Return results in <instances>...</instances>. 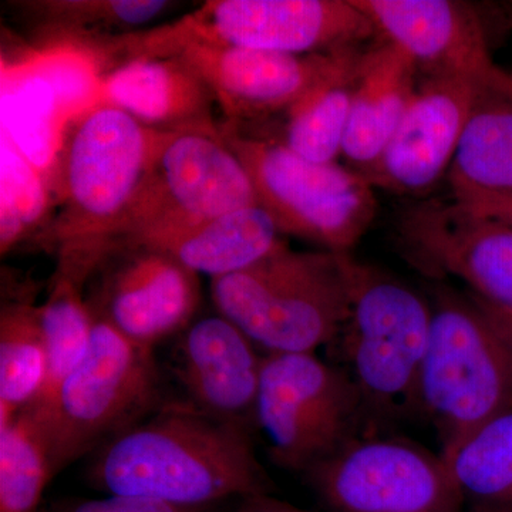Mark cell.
Here are the masks:
<instances>
[{"instance_id":"6da1fadb","label":"cell","mask_w":512,"mask_h":512,"mask_svg":"<svg viewBox=\"0 0 512 512\" xmlns=\"http://www.w3.org/2000/svg\"><path fill=\"white\" fill-rule=\"evenodd\" d=\"M87 478L107 495L190 508L269 490L249 429L214 419L188 403L163 404L97 448Z\"/></svg>"},{"instance_id":"7a4b0ae2","label":"cell","mask_w":512,"mask_h":512,"mask_svg":"<svg viewBox=\"0 0 512 512\" xmlns=\"http://www.w3.org/2000/svg\"><path fill=\"white\" fill-rule=\"evenodd\" d=\"M164 131L100 103L67 128L52 187L55 210L37 244L59 264L89 276L101 252L120 237Z\"/></svg>"},{"instance_id":"3957f363","label":"cell","mask_w":512,"mask_h":512,"mask_svg":"<svg viewBox=\"0 0 512 512\" xmlns=\"http://www.w3.org/2000/svg\"><path fill=\"white\" fill-rule=\"evenodd\" d=\"M417 406L447 461L476 431L512 410V315L474 293L440 289Z\"/></svg>"},{"instance_id":"277c9868","label":"cell","mask_w":512,"mask_h":512,"mask_svg":"<svg viewBox=\"0 0 512 512\" xmlns=\"http://www.w3.org/2000/svg\"><path fill=\"white\" fill-rule=\"evenodd\" d=\"M343 255L295 251L284 241L247 268L211 279L212 302L266 355L315 353L348 320Z\"/></svg>"},{"instance_id":"5b68a950","label":"cell","mask_w":512,"mask_h":512,"mask_svg":"<svg viewBox=\"0 0 512 512\" xmlns=\"http://www.w3.org/2000/svg\"><path fill=\"white\" fill-rule=\"evenodd\" d=\"M376 33L352 0H212L161 28L114 37L107 55L123 63L190 43L313 55L357 47Z\"/></svg>"},{"instance_id":"8992f818","label":"cell","mask_w":512,"mask_h":512,"mask_svg":"<svg viewBox=\"0 0 512 512\" xmlns=\"http://www.w3.org/2000/svg\"><path fill=\"white\" fill-rule=\"evenodd\" d=\"M161 406L154 350L96 319L86 356L60 384L52 402L26 410L45 434L57 474Z\"/></svg>"},{"instance_id":"52a82bcc","label":"cell","mask_w":512,"mask_h":512,"mask_svg":"<svg viewBox=\"0 0 512 512\" xmlns=\"http://www.w3.org/2000/svg\"><path fill=\"white\" fill-rule=\"evenodd\" d=\"M222 137L247 168L256 201L279 234L350 254L375 220V188L356 170L320 164L289 150L282 141L242 133L231 121Z\"/></svg>"},{"instance_id":"ba28073f","label":"cell","mask_w":512,"mask_h":512,"mask_svg":"<svg viewBox=\"0 0 512 512\" xmlns=\"http://www.w3.org/2000/svg\"><path fill=\"white\" fill-rule=\"evenodd\" d=\"M349 316L338 339L349 375L366 406L394 410L417 404L433 306L412 286L376 266L343 255Z\"/></svg>"},{"instance_id":"9c48e42d","label":"cell","mask_w":512,"mask_h":512,"mask_svg":"<svg viewBox=\"0 0 512 512\" xmlns=\"http://www.w3.org/2000/svg\"><path fill=\"white\" fill-rule=\"evenodd\" d=\"M365 406L349 372L315 353L264 356L255 424L276 466L309 473L357 439Z\"/></svg>"},{"instance_id":"30bf717a","label":"cell","mask_w":512,"mask_h":512,"mask_svg":"<svg viewBox=\"0 0 512 512\" xmlns=\"http://www.w3.org/2000/svg\"><path fill=\"white\" fill-rule=\"evenodd\" d=\"M258 205L247 168L214 130L164 131L126 225L131 241ZM111 244V245H113Z\"/></svg>"},{"instance_id":"8fae6325","label":"cell","mask_w":512,"mask_h":512,"mask_svg":"<svg viewBox=\"0 0 512 512\" xmlns=\"http://www.w3.org/2000/svg\"><path fill=\"white\" fill-rule=\"evenodd\" d=\"M103 74L100 57L73 42L2 63V131L49 184L67 128L101 103Z\"/></svg>"},{"instance_id":"7c38bea8","label":"cell","mask_w":512,"mask_h":512,"mask_svg":"<svg viewBox=\"0 0 512 512\" xmlns=\"http://www.w3.org/2000/svg\"><path fill=\"white\" fill-rule=\"evenodd\" d=\"M306 474L333 512H463L444 458L407 441L357 437Z\"/></svg>"},{"instance_id":"4fadbf2b","label":"cell","mask_w":512,"mask_h":512,"mask_svg":"<svg viewBox=\"0 0 512 512\" xmlns=\"http://www.w3.org/2000/svg\"><path fill=\"white\" fill-rule=\"evenodd\" d=\"M84 295L94 318L154 350L194 322L200 275L158 249L117 242L97 258Z\"/></svg>"},{"instance_id":"5bb4252c","label":"cell","mask_w":512,"mask_h":512,"mask_svg":"<svg viewBox=\"0 0 512 512\" xmlns=\"http://www.w3.org/2000/svg\"><path fill=\"white\" fill-rule=\"evenodd\" d=\"M352 2L426 79L460 80L487 94L512 96L511 74L494 62L474 6L454 0Z\"/></svg>"},{"instance_id":"9a60e30c","label":"cell","mask_w":512,"mask_h":512,"mask_svg":"<svg viewBox=\"0 0 512 512\" xmlns=\"http://www.w3.org/2000/svg\"><path fill=\"white\" fill-rule=\"evenodd\" d=\"M397 232L404 255L421 272L460 279L512 315V225L456 200H429L407 208Z\"/></svg>"},{"instance_id":"2e32d148","label":"cell","mask_w":512,"mask_h":512,"mask_svg":"<svg viewBox=\"0 0 512 512\" xmlns=\"http://www.w3.org/2000/svg\"><path fill=\"white\" fill-rule=\"evenodd\" d=\"M359 47L313 55H288L245 47L190 43L180 57L201 77L231 123L288 111L322 80L348 62Z\"/></svg>"},{"instance_id":"e0dca14e","label":"cell","mask_w":512,"mask_h":512,"mask_svg":"<svg viewBox=\"0 0 512 512\" xmlns=\"http://www.w3.org/2000/svg\"><path fill=\"white\" fill-rule=\"evenodd\" d=\"M490 96L497 94L460 80H424L392 140L360 174L373 188L399 194L429 191L450 171L468 120Z\"/></svg>"},{"instance_id":"ac0fdd59","label":"cell","mask_w":512,"mask_h":512,"mask_svg":"<svg viewBox=\"0 0 512 512\" xmlns=\"http://www.w3.org/2000/svg\"><path fill=\"white\" fill-rule=\"evenodd\" d=\"M175 375L194 409L247 427L255 423V404L264 356L225 316L194 320L178 335Z\"/></svg>"},{"instance_id":"d6986e66","label":"cell","mask_w":512,"mask_h":512,"mask_svg":"<svg viewBox=\"0 0 512 512\" xmlns=\"http://www.w3.org/2000/svg\"><path fill=\"white\" fill-rule=\"evenodd\" d=\"M101 103L158 131L214 130L210 90L177 56L136 57L103 74Z\"/></svg>"},{"instance_id":"ffe728a7","label":"cell","mask_w":512,"mask_h":512,"mask_svg":"<svg viewBox=\"0 0 512 512\" xmlns=\"http://www.w3.org/2000/svg\"><path fill=\"white\" fill-rule=\"evenodd\" d=\"M281 237L268 212L254 205L188 227L120 242L158 249L195 274L214 279L264 258L284 242Z\"/></svg>"},{"instance_id":"44dd1931","label":"cell","mask_w":512,"mask_h":512,"mask_svg":"<svg viewBox=\"0 0 512 512\" xmlns=\"http://www.w3.org/2000/svg\"><path fill=\"white\" fill-rule=\"evenodd\" d=\"M417 70L396 46L366 52L357 82L342 156L363 171L383 153L416 96Z\"/></svg>"},{"instance_id":"7402d4cb","label":"cell","mask_w":512,"mask_h":512,"mask_svg":"<svg viewBox=\"0 0 512 512\" xmlns=\"http://www.w3.org/2000/svg\"><path fill=\"white\" fill-rule=\"evenodd\" d=\"M366 52L357 50L348 62L322 80L286 111L289 150L313 163H336L342 156L350 109Z\"/></svg>"},{"instance_id":"603a6c76","label":"cell","mask_w":512,"mask_h":512,"mask_svg":"<svg viewBox=\"0 0 512 512\" xmlns=\"http://www.w3.org/2000/svg\"><path fill=\"white\" fill-rule=\"evenodd\" d=\"M84 285L79 275L57 268L46 301L37 306L46 343L47 373L42 393L30 410L43 409L52 402L60 384L90 348L96 318L86 301Z\"/></svg>"},{"instance_id":"cb8c5ba5","label":"cell","mask_w":512,"mask_h":512,"mask_svg":"<svg viewBox=\"0 0 512 512\" xmlns=\"http://www.w3.org/2000/svg\"><path fill=\"white\" fill-rule=\"evenodd\" d=\"M448 181L451 190L512 194V96L481 100L461 137Z\"/></svg>"},{"instance_id":"d4e9b609","label":"cell","mask_w":512,"mask_h":512,"mask_svg":"<svg viewBox=\"0 0 512 512\" xmlns=\"http://www.w3.org/2000/svg\"><path fill=\"white\" fill-rule=\"evenodd\" d=\"M446 463L471 512H512V410L468 437Z\"/></svg>"},{"instance_id":"484cf974","label":"cell","mask_w":512,"mask_h":512,"mask_svg":"<svg viewBox=\"0 0 512 512\" xmlns=\"http://www.w3.org/2000/svg\"><path fill=\"white\" fill-rule=\"evenodd\" d=\"M47 353L37 306L3 305L0 313V427L28 409L46 382Z\"/></svg>"},{"instance_id":"4316f807","label":"cell","mask_w":512,"mask_h":512,"mask_svg":"<svg viewBox=\"0 0 512 512\" xmlns=\"http://www.w3.org/2000/svg\"><path fill=\"white\" fill-rule=\"evenodd\" d=\"M55 210L45 174L2 131L0 143V252L9 254L43 234Z\"/></svg>"},{"instance_id":"83f0119b","label":"cell","mask_w":512,"mask_h":512,"mask_svg":"<svg viewBox=\"0 0 512 512\" xmlns=\"http://www.w3.org/2000/svg\"><path fill=\"white\" fill-rule=\"evenodd\" d=\"M23 9L43 28L59 33L57 42L87 43L89 36L138 32L173 3L165 0H46L22 3ZM109 37V39H110ZM107 39V36H106ZM104 39V40H106Z\"/></svg>"},{"instance_id":"f1b7e54d","label":"cell","mask_w":512,"mask_h":512,"mask_svg":"<svg viewBox=\"0 0 512 512\" xmlns=\"http://www.w3.org/2000/svg\"><path fill=\"white\" fill-rule=\"evenodd\" d=\"M56 476L45 434L28 410L0 427V512H37Z\"/></svg>"},{"instance_id":"f546056e","label":"cell","mask_w":512,"mask_h":512,"mask_svg":"<svg viewBox=\"0 0 512 512\" xmlns=\"http://www.w3.org/2000/svg\"><path fill=\"white\" fill-rule=\"evenodd\" d=\"M47 512H217L214 507L190 508L150 500V498L107 495L97 500L74 501L57 505Z\"/></svg>"},{"instance_id":"4dcf8cb0","label":"cell","mask_w":512,"mask_h":512,"mask_svg":"<svg viewBox=\"0 0 512 512\" xmlns=\"http://www.w3.org/2000/svg\"><path fill=\"white\" fill-rule=\"evenodd\" d=\"M451 191H453V200L468 210L512 225V194L471 190V188Z\"/></svg>"},{"instance_id":"1f68e13d","label":"cell","mask_w":512,"mask_h":512,"mask_svg":"<svg viewBox=\"0 0 512 512\" xmlns=\"http://www.w3.org/2000/svg\"><path fill=\"white\" fill-rule=\"evenodd\" d=\"M237 512H311L302 510L285 503V501L276 500L269 494L252 495V497L244 498L239 504Z\"/></svg>"},{"instance_id":"d6a6232c","label":"cell","mask_w":512,"mask_h":512,"mask_svg":"<svg viewBox=\"0 0 512 512\" xmlns=\"http://www.w3.org/2000/svg\"><path fill=\"white\" fill-rule=\"evenodd\" d=\"M501 9H503L505 20H507L508 25L512 29V2L505 3L504 6H501Z\"/></svg>"},{"instance_id":"836d02e7","label":"cell","mask_w":512,"mask_h":512,"mask_svg":"<svg viewBox=\"0 0 512 512\" xmlns=\"http://www.w3.org/2000/svg\"><path fill=\"white\" fill-rule=\"evenodd\" d=\"M511 80H512V74H511Z\"/></svg>"}]
</instances>
